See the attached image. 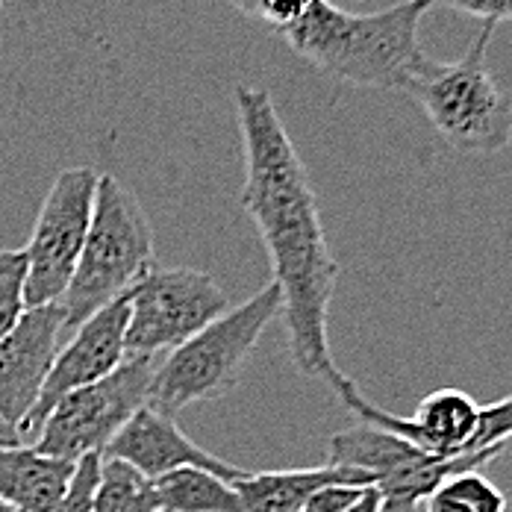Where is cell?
<instances>
[{
    "label": "cell",
    "mask_w": 512,
    "mask_h": 512,
    "mask_svg": "<svg viewBox=\"0 0 512 512\" xmlns=\"http://www.w3.org/2000/svg\"><path fill=\"white\" fill-rule=\"evenodd\" d=\"M430 9L442 6V9H454L462 15L480 18L483 24H501L512 21V0H424Z\"/></svg>",
    "instance_id": "obj_23"
},
{
    "label": "cell",
    "mask_w": 512,
    "mask_h": 512,
    "mask_svg": "<svg viewBox=\"0 0 512 512\" xmlns=\"http://www.w3.org/2000/svg\"><path fill=\"white\" fill-rule=\"evenodd\" d=\"M27 312V254L0 251V339L15 330Z\"/></svg>",
    "instance_id": "obj_19"
},
{
    "label": "cell",
    "mask_w": 512,
    "mask_h": 512,
    "mask_svg": "<svg viewBox=\"0 0 512 512\" xmlns=\"http://www.w3.org/2000/svg\"><path fill=\"white\" fill-rule=\"evenodd\" d=\"M507 512H512V501H510V504H507Z\"/></svg>",
    "instance_id": "obj_27"
},
{
    "label": "cell",
    "mask_w": 512,
    "mask_h": 512,
    "mask_svg": "<svg viewBox=\"0 0 512 512\" xmlns=\"http://www.w3.org/2000/svg\"><path fill=\"white\" fill-rule=\"evenodd\" d=\"M154 359H124L109 377L62 398L36 433V448L77 462L89 454H103L115 433L148 407Z\"/></svg>",
    "instance_id": "obj_8"
},
{
    "label": "cell",
    "mask_w": 512,
    "mask_h": 512,
    "mask_svg": "<svg viewBox=\"0 0 512 512\" xmlns=\"http://www.w3.org/2000/svg\"><path fill=\"white\" fill-rule=\"evenodd\" d=\"M95 512H159L154 480L130 462L101 454Z\"/></svg>",
    "instance_id": "obj_17"
},
{
    "label": "cell",
    "mask_w": 512,
    "mask_h": 512,
    "mask_svg": "<svg viewBox=\"0 0 512 512\" xmlns=\"http://www.w3.org/2000/svg\"><path fill=\"white\" fill-rule=\"evenodd\" d=\"M154 259V230L139 198L115 174H101L83 254L59 301L65 330H77L98 309L127 298L154 271Z\"/></svg>",
    "instance_id": "obj_3"
},
{
    "label": "cell",
    "mask_w": 512,
    "mask_h": 512,
    "mask_svg": "<svg viewBox=\"0 0 512 512\" xmlns=\"http://www.w3.org/2000/svg\"><path fill=\"white\" fill-rule=\"evenodd\" d=\"M427 12L424 0H401L377 12H348L333 0H315L280 36L327 77L351 86L410 92L433 62L418 39Z\"/></svg>",
    "instance_id": "obj_2"
},
{
    "label": "cell",
    "mask_w": 512,
    "mask_h": 512,
    "mask_svg": "<svg viewBox=\"0 0 512 512\" xmlns=\"http://www.w3.org/2000/svg\"><path fill=\"white\" fill-rule=\"evenodd\" d=\"M65 336L62 304L27 307L12 333L0 339V418L24 427Z\"/></svg>",
    "instance_id": "obj_12"
},
{
    "label": "cell",
    "mask_w": 512,
    "mask_h": 512,
    "mask_svg": "<svg viewBox=\"0 0 512 512\" xmlns=\"http://www.w3.org/2000/svg\"><path fill=\"white\" fill-rule=\"evenodd\" d=\"M339 401L351 412H357L359 421L374 424L392 436H401L412 442L415 448L436 454V457H465L471 454V439L477 433L480 424V404L465 395L460 389H436L430 392L418 410L412 412V418L395 415V412L380 410L374 407L351 377H345L342 371L327 383Z\"/></svg>",
    "instance_id": "obj_10"
},
{
    "label": "cell",
    "mask_w": 512,
    "mask_h": 512,
    "mask_svg": "<svg viewBox=\"0 0 512 512\" xmlns=\"http://www.w3.org/2000/svg\"><path fill=\"white\" fill-rule=\"evenodd\" d=\"M280 309V289L268 283L245 304L218 315L156 365L148 407L177 418V412L195 401H215L233 392L265 327Z\"/></svg>",
    "instance_id": "obj_4"
},
{
    "label": "cell",
    "mask_w": 512,
    "mask_h": 512,
    "mask_svg": "<svg viewBox=\"0 0 512 512\" xmlns=\"http://www.w3.org/2000/svg\"><path fill=\"white\" fill-rule=\"evenodd\" d=\"M103 457L130 462L151 480L171 474L177 468H204V471L224 477L227 483H239L251 474L233 462L204 451L198 442H192L180 430L174 415L156 412L151 407H142L115 433V439L106 445Z\"/></svg>",
    "instance_id": "obj_13"
},
{
    "label": "cell",
    "mask_w": 512,
    "mask_h": 512,
    "mask_svg": "<svg viewBox=\"0 0 512 512\" xmlns=\"http://www.w3.org/2000/svg\"><path fill=\"white\" fill-rule=\"evenodd\" d=\"M0 512H15V510H9V507H3V504H0Z\"/></svg>",
    "instance_id": "obj_26"
},
{
    "label": "cell",
    "mask_w": 512,
    "mask_h": 512,
    "mask_svg": "<svg viewBox=\"0 0 512 512\" xmlns=\"http://www.w3.org/2000/svg\"><path fill=\"white\" fill-rule=\"evenodd\" d=\"M98 171L74 165L56 174L48 189L27 254V307L59 304L83 254V242L95 212Z\"/></svg>",
    "instance_id": "obj_9"
},
{
    "label": "cell",
    "mask_w": 512,
    "mask_h": 512,
    "mask_svg": "<svg viewBox=\"0 0 512 512\" xmlns=\"http://www.w3.org/2000/svg\"><path fill=\"white\" fill-rule=\"evenodd\" d=\"M324 486H374V477L345 465H315L248 474L236 483L245 512H298Z\"/></svg>",
    "instance_id": "obj_14"
},
{
    "label": "cell",
    "mask_w": 512,
    "mask_h": 512,
    "mask_svg": "<svg viewBox=\"0 0 512 512\" xmlns=\"http://www.w3.org/2000/svg\"><path fill=\"white\" fill-rule=\"evenodd\" d=\"M127 312H130L127 298L112 301L109 307L98 309L92 318H86L77 327V333L59 348V354L51 365V374L42 386V395H39L36 407L30 410L24 427H21L24 442L36 439L42 421L51 415V410L62 398L109 377L127 359V351H124Z\"/></svg>",
    "instance_id": "obj_11"
},
{
    "label": "cell",
    "mask_w": 512,
    "mask_h": 512,
    "mask_svg": "<svg viewBox=\"0 0 512 512\" xmlns=\"http://www.w3.org/2000/svg\"><path fill=\"white\" fill-rule=\"evenodd\" d=\"M507 439H512V395L480 407V424H477V433L471 439V454L504 448Z\"/></svg>",
    "instance_id": "obj_21"
},
{
    "label": "cell",
    "mask_w": 512,
    "mask_h": 512,
    "mask_svg": "<svg viewBox=\"0 0 512 512\" xmlns=\"http://www.w3.org/2000/svg\"><path fill=\"white\" fill-rule=\"evenodd\" d=\"M424 512H507V495L477 468L445 477L427 498Z\"/></svg>",
    "instance_id": "obj_18"
},
{
    "label": "cell",
    "mask_w": 512,
    "mask_h": 512,
    "mask_svg": "<svg viewBox=\"0 0 512 512\" xmlns=\"http://www.w3.org/2000/svg\"><path fill=\"white\" fill-rule=\"evenodd\" d=\"M127 359L171 354L230 309L227 292L206 271L177 265L148 271L127 295Z\"/></svg>",
    "instance_id": "obj_6"
},
{
    "label": "cell",
    "mask_w": 512,
    "mask_h": 512,
    "mask_svg": "<svg viewBox=\"0 0 512 512\" xmlns=\"http://www.w3.org/2000/svg\"><path fill=\"white\" fill-rule=\"evenodd\" d=\"M0 9H3V0H0Z\"/></svg>",
    "instance_id": "obj_28"
},
{
    "label": "cell",
    "mask_w": 512,
    "mask_h": 512,
    "mask_svg": "<svg viewBox=\"0 0 512 512\" xmlns=\"http://www.w3.org/2000/svg\"><path fill=\"white\" fill-rule=\"evenodd\" d=\"M98 468H101V454H89L77 460L68 492L51 512H95V486H98Z\"/></svg>",
    "instance_id": "obj_20"
},
{
    "label": "cell",
    "mask_w": 512,
    "mask_h": 512,
    "mask_svg": "<svg viewBox=\"0 0 512 512\" xmlns=\"http://www.w3.org/2000/svg\"><path fill=\"white\" fill-rule=\"evenodd\" d=\"M159 512H245L236 483L204 471L177 468L154 480Z\"/></svg>",
    "instance_id": "obj_16"
},
{
    "label": "cell",
    "mask_w": 512,
    "mask_h": 512,
    "mask_svg": "<svg viewBox=\"0 0 512 512\" xmlns=\"http://www.w3.org/2000/svg\"><path fill=\"white\" fill-rule=\"evenodd\" d=\"M501 451L504 448H492V451H477L448 460V457L427 454L407 439L362 421L357 427L330 436L327 462L368 471L383 501V512H415L445 477L468 468L483 471L486 462L501 457Z\"/></svg>",
    "instance_id": "obj_7"
},
{
    "label": "cell",
    "mask_w": 512,
    "mask_h": 512,
    "mask_svg": "<svg viewBox=\"0 0 512 512\" xmlns=\"http://www.w3.org/2000/svg\"><path fill=\"white\" fill-rule=\"evenodd\" d=\"M24 445V436L15 424H9L6 418H0V448H15Z\"/></svg>",
    "instance_id": "obj_25"
},
{
    "label": "cell",
    "mask_w": 512,
    "mask_h": 512,
    "mask_svg": "<svg viewBox=\"0 0 512 512\" xmlns=\"http://www.w3.org/2000/svg\"><path fill=\"white\" fill-rule=\"evenodd\" d=\"M239 12L254 18L259 24L271 27L274 33H283L292 27L315 0H230Z\"/></svg>",
    "instance_id": "obj_22"
},
{
    "label": "cell",
    "mask_w": 512,
    "mask_h": 512,
    "mask_svg": "<svg viewBox=\"0 0 512 512\" xmlns=\"http://www.w3.org/2000/svg\"><path fill=\"white\" fill-rule=\"evenodd\" d=\"M233 98L245 151L242 209L254 218L271 259L292 362L301 374L330 383L339 374L327 336L339 262L324 236L318 195L271 95L239 83Z\"/></svg>",
    "instance_id": "obj_1"
},
{
    "label": "cell",
    "mask_w": 512,
    "mask_h": 512,
    "mask_svg": "<svg viewBox=\"0 0 512 512\" xmlns=\"http://www.w3.org/2000/svg\"><path fill=\"white\" fill-rule=\"evenodd\" d=\"M498 24H483L457 62L433 59L407 95L421 103L436 133L460 154L492 156L512 145V103L489 71Z\"/></svg>",
    "instance_id": "obj_5"
},
{
    "label": "cell",
    "mask_w": 512,
    "mask_h": 512,
    "mask_svg": "<svg viewBox=\"0 0 512 512\" xmlns=\"http://www.w3.org/2000/svg\"><path fill=\"white\" fill-rule=\"evenodd\" d=\"M74 465L36 445L0 448V504L15 512H51L68 492Z\"/></svg>",
    "instance_id": "obj_15"
},
{
    "label": "cell",
    "mask_w": 512,
    "mask_h": 512,
    "mask_svg": "<svg viewBox=\"0 0 512 512\" xmlns=\"http://www.w3.org/2000/svg\"><path fill=\"white\" fill-rule=\"evenodd\" d=\"M342 512H383V501H380L374 486H365V489H359L357 498Z\"/></svg>",
    "instance_id": "obj_24"
}]
</instances>
